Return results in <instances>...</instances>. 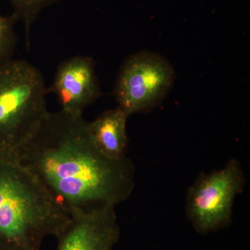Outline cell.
I'll return each instance as SVG.
<instances>
[{
  "instance_id": "cell-3",
  "label": "cell",
  "mask_w": 250,
  "mask_h": 250,
  "mask_svg": "<svg viewBox=\"0 0 250 250\" xmlns=\"http://www.w3.org/2000/svg\"><path fill=\"white\" fill-rule=\"evenodd\" d=\"M49 88L25 60L0 62V152L14 154L48 113Z\"/></svg>"
},
{
  "instance_id": "cell-5",
  "label": "cell",
  "mask_w": 250,
  "mask_h": 250,
  "mask_svg": "<svg viewBox=\"0 0 250 250\" xmlns=\"http://www.w3.org/2000/svg\"><path fill=\"white\" fill-rule=\"evenodd\" d=\"M173 67L159 54L140 52L125 60L114 88L118 106L130 116L160 103L174 80Z\"/></svg>"
},
{
  "instance_id": "cell-2",
  "label": "cell",
  "mask_w": 250,
  "mask_h": 250,
  "mask_svg": "<svg viewBox=\"0 0 250 250\" xmlns=\"http://www.w3.org/2000/svg\"><path fill=\"white\" fill-rule=\"evenodd\" d=\"M70 214L14 154L0 152V250H42Z\"/></svg>"
},
{
  "instance_id": "cell-10",
  "label": "cell",
  "mask_w": 250,
  "mask_h": 250,
  "mask_svg": "<svg viewBox=\"0 0 250 250\" xmlns=\"http://www.w3.org/2000/svg\"><path fill=\"white\" fill-rule=\"evenodd\" d=\"M14 18L0 16V62L12 59L17 37L14 31Z\"/></svg>"
},
{
  "instance_id": "cell-6",
  "label": "cell",
  "mask_w": 250,
  "mask_h": 250,
  "mask_svg": "<svg viewBox=\"0 0 250 250\" xmlns=\"http://www.w3.org/2000/svg\"><path fill=\"white\" fill-rule=\"evenodd\" d=\"M115 208L106 205L71 213L56 250H113L121 235Z\"/></svg>"
},
{
  "instance_id": "cell-7",
  "label": "cell",
  "mask_w": 250,
  "mask_h": 250,
  "mask_svg": "<svg viewBox=\"0 0 250 250\" xmlns=\"http://www.w3.org/2000/svg\"><path fill=\"white\" fill-rule=\"evenodd\" d=\"M49 93L57 96L62 111L80 116L102 95L91 57L76 56L59 64Z\"/></svg>"
},
{
  "instance_id": "cell-9",
  "label": "cell",
  "mask_w": 250,
  "mask_h": 250,
  "mask_svg": "<svg viewBox=\"0 0 250 250\" xmlns=\"http://www.w3.org/2000/svg\"><path fill=\"white\" fill-rule=\"evenodd\" d=\"M16 9V17L22 19L26 30V41L28 48L30 47V29L41 10L51 4L54 0H11Z\"/></svg>"
},
{
  "instance_id": "cell-1",
  "label": "cell",
  "mask_w": 250,
  "mask_h": 250,
  "mask_svg": "<svg viewBox=\"0 0 250 250\" xmlns=\"http://www.w3.org/2000/svg\"><path fill=\"white\" fill-rule=\"evenodd\" d=\"M67 210L126 201L135 187L128 156L113 159L94 144L83 116L48 112L15 154Z\"/></svg>"
},
{
  "instance_id": "cell-8",
  "label": "cell",
  "mask_w": 250,
  "mask_h": 250,
  "mask_svg": "<svg viewBox=\"0 0 250 250\" xmlns=\"http://www.w3.org/2000/svg\"><path fill=\"white\" fill-rule=\"evenodd\" d=\"M129 117L117 106L104 112L95 121L88 122L90 137L99 150L105 156L113 159L127 156L126 121Z\"/></svg>"
},
{
  "instance_id": "cell-4",
  "label": "cell",
  "mask_w": 250,
  "mask_h": 250,
  "mask_svg": "<svg viewBox=\"0 0 250 250\" xmlns=\"http://www.w3.org/2000/svg\"><path fill=\"white\" fill-rule=\"evenodd\" d=\"M245 184L241 163L234 158L220 170L200 174L188 190L186 205L195 229L208 233L231 223L233 202Z\"/></svg>"
}]
</instances>
